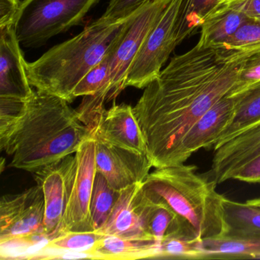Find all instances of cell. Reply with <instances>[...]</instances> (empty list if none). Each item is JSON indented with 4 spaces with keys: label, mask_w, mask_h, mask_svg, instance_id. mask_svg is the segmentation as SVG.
<instances>
[{
    "label": "cell",
    "mask_w": 260,
    "mask_h": 260,
    "mask_svg": "<svg viewBox=\"0 0 260 260\" xmlns=\"http://www.w3.org/2000/svg\"><path fill=\"white\" fill-rule=\"evenodd\" d=\"M246 58L228 60L214 48L197 44L173 57L144 88L134 111L153 168L173 165L183 137L202 115L231 93Z\"/></svg>",
    "instance_id": "6da1fadb"
},
{
    "label": "cell",
    "mask_w": 260,
    "mask_h": 260,
    "mask_svg": "<svg viewBox=\"0 0 260 260\" xmlns=\"http://www.w3.org/2000/svg\"><path fill=\"white\" fill-rule=\"evenodd\" d=\"M69 103L37 89L17 113L0 116V149L10 167L33 173L77 152L92 131Z\"/></svg>",
    "instance_id": "7a4b0ae2"
},
{
    "label": "cell",
    "mask_w": 260,
    "mask_h": 260,
    "mask_svg": "<svg viewBox=\"0 0 260 260\" xmlns=\"http://www.w3.org/2000/svg\"><path fill=\"white\" fill-rule=\"evenodd\" d=\"M197 167L184 164L155 169L144 187L165 202L177 217L176 232L191 240L219 238L229 231L225 216V197L215 182L201 176Z\"/></svg>",
    "instance_id": "3957f363"
},
{
    "label": "cell",
    "mask_w": 260,
    "mask_h": 260,
    "mask_svg": "<svg viewBox=\"0 0 260 260\" xmlns=\"http://www.w3.org/2000/svg\"><path fill=\"white\" fill-rule=\"evenodd\" d=\"M124 21L109 23L100 18L78 36L53 47L36 61L26 62L30 84L72 103L76 86L113 46Z\"/></svg>",
    "instance_id": "277c9868"
},
{
    "label": "cell",
    "mask_w": 260,
    "mask_h": 260,
    "mask_svg": "<svg viewBox=\"0 0 260 260\" xmlns=\"http://www.w3.org/2000/svg\"><path fill=\"white\" fill-rule=\"evenodd\" d=\"M100 0H24L15 19L20 45L38 48L79 25Z\"/></svg>",
    "instance_id": "5b68a950"
},
{
    "label": "cell",
    "mask_w": 260,
    "mask_h": 260,
    "mask_svg": "<svg viewBox=\"0 0 260 260\" xmlns=\"http://www.w3.org/2000/svg\"><path fill=\"white\" fill-rule=\"evenodd\" d=\"M62 161L67 193L63 233L95 231L90 211L97 173L96 139L93 131L80 144L74 156L70 155Z\"/></svg>",
    "instance_id": "8992f818"
},
{
    "label": "cell",
    "mask_w": 260,
    "mask_h": 260,
    "mask_svg": "<svg viewBox=\"0 0 260 260\" xmlns=\"http://www.w3.org/2000/svg\"><path fill=\"white\" fill-rule=\"evenodd\" d=\"M187 0H170L130 67L125 87H147L159 76L181 39L182 16Z\"/></svg>",
    "instance_id": "52a82bcc"
},
{
    "label": "cell",
    "mask_w": 260,
    "mask_h": 260,
    "mask_svg": "<svg viewBox=\"0 0 260 260\" xmlns=\"http://www.w3.org/2000/svg\"><path fill=\"white\" fill-rule=\"evenodd\" d=\"M170 2V0H149L124 21L119 36L111 48V100H115L125 89L130 67Z\"/></svg>",
    "instance_id": "ba28073f"
},
{
    "label": "cell",
    "mask_w": 260,
    "mask_h": 260,
    "mask_svg": "<svg viewBox=\"0 0 260 260\" xmlns=\"http://www.w3.org/2000/svg\"><path fill=\"white\" fill-rule=\"evenodd\" d=\"M45 210L43 191L38 184L22 193L3 196L0 201V241L46 234Z\"/></svg>",
    "instance_id": "9c48e42d"
},
{
    "label": "cell",
    "mask_w": 260,
    "mask_h": 260,
    "mask_svg": "<svg viewBox=\"0 0 260 260\" xmlns=\"http://www.w3.org/2000/svg\"><path fill=\"white\" fill-rule=\"evenodd\" d=\"M90 129L97 139L106 144L147 156L145 138L130 105L113 104L109 110L104 109Z\"/></svg>",
    "instance_id": "30bf717a"
},
{
    "label": "cell",
    "mask_w": 260,
    "mask_h": 260,
    "mask_svg": "<svg viewBox=\"0 0 260 260\" xmlns=\"http://www.w3.org/2000/svg\"><path fill=\"white\" fill-rule=\"evenodd\" d=\"M147 205L144 182L121 190L107 223L98 231L123 238L155 240L146 228Z\"/></svg>",
    "instance_id": "8fae6325"
},
{
    "label": "cell",
    "mask_w": 260,
    "mask_h": 260,
    "mask_svg": "<svg viewBox=\"0 0 260 260\" xmlns=\"http://www.w3.org/2000/svg\"><path fill=\"white\" fill-rule=\"evenodd\" d=\"M95 139L97 172L105 176L112 188L120 191L147 179L153 167L147 156Z\"/></svg>",
    "instance_id": "7c38bea8"
},
{
    "label": "cell",
    "mask_w": 260,
    "mask_h": 260,
    "mask_svg": "<svg viewBox=\"0 0 260 260\" xmlns=\"http://www.w3.org/2000/svg\"><path fill=\"white\" fill-rule=\"evenodd\" d=\"M234 115V99L226 95L202 115L188 130L179 144L173 165L184 164L200 149H214L220 134L230 124Z\"/></svg>",
    "instance_id": "4fadbf2b"
},
{
    "label": "cell",
    "mask_w": 260,
    "mask_h": 260,
    "mask_svg": "<svg viewBox=\"0 0 260 260\" xmlns=\"http://www.w3.org/2000/svg\"><path fill=\"white\" fill-rule=\"evenodd\" d=\"M15 25L0 28V97L26 100L33 93Z\"/></svg>",
    "instance_id": "5bb4252c"
},
{
    "label": "cell",
    "mask_w": 260,
    "mask_h": 260,
    "mask_svg": "<svg viewBox=\"0 0 260 260\" xmlns=\"http://www.w3.org/2000/svg\"><path fill=\"white\" fill-rule=\"evenodd\" d=\"M260 156V121L214 149L208 177L217 184L229 180L240 167Z\"/></svg>",
    "instance_id": "9a60e30c"
},
{
    "label": "cell",
    "mask_w": 260,
    "mask_h": 260,
    "mask_svg": "<svg viewBox=\"0 0 260 260\" xmlns=\"http://www.w3.org/2000/svg\"><path fill=\"white\" fill-rule=\"evenodd\" d=\"M62 159L33 173L36 182L43 191L45 205L44 228L50 240L63 233L67 193Z\"/></svg>",
    "instance_id": "2e32d148"
},
{
    "label": "cell",
    "mask_w": 260,
    "mask_h": 260,
    "mask_svg": "<svg viewBox=\"0 0 260 260\" xmlns=\"http://www.w3.org/2000/svg\"><path fill=\"white\" fill-rule=\"evenodd\" d=\"M159 243L151 239L123 238L104 234L93 251L94 259L157 258Z\"/></svg>",
    "instance_id": "e0dca14e"
},
{
    "label": "cell",
    "mask_w": 260,
    "mask_h": 260,
    "mask_svg": "<svg viewBox=\"0 0 260 260\" xmlns=\"http://www.w3.org/2000/svg\"><path fill=\"white\" fill-rule=\"evenodd\" d=\"M203 259L260 258V233L228 234L202 243Z\"/></svg>",
    "instance_id": "ac0fdd59"
},
{
    "label": "cell",
    "mask_w": 260,
    "mask_h": 260,
    "mask_svg": "<svg viewBox=\"0 0 260 260\" xmlns=\"http://www.w3.org/2000/svg\"><path fill=\"white\" fill-rule=\"evenodd\" d=\"M230 97L234 99V117L220 134L214 149L260 121V81Z\"/></svg>",
    "instance_id": "d6986e66"
},
{
    "label": "cell",
    "mask_w": 260,
    "mask_h": 260,
    "mask_svg": "<svg viewBox=\"0 0 260 260\" xmlns=\"http://www.w3.org/2000/svg\"><path fill=\"white\" fill-rule=\"evenodd\" d=\"M249 18L244 13L231 9L214 7L201 26L198 45L214 48L228 40Z\"/></svg>",
    "instance_id": "ffe728a7"
},
{
    "label": "cell",
    "mask_w": 260,
    "mask_h": 260,
    "mask_svg": "<svg viewBox=\"0 0 260 260\" xmlns=\"http://www.w3.org/2000/svg\"><path fill=\"white\" fill-rule=\"evenodd\" d=\"M213 48L228 60L246 58L260 51L259 21L249 18L228 40Z\"/></svg>",
    "instance_id": "44dd1931"
},
{
    "label": "cell",
    "mask_w": 260,
    "mask_h": 260,
    "mask_svg": "<svg viewBox=\"0 0 260 260\" xmlns=\"http://www.w3.org/2000/svg\"><path fill=\"white\" fill-rule=\"evenodd\" d=\"M145 190L147 194L146 228L150 235L160 243L166 236L179 231L177 217L165 202L147 188Z\"/></svg>",
    "instance_id": "7402d4cb"
},
{
    "label": "cell",
    "mask_w": 260,
    "mask_h": 260,
    "mask_svg": "<svg viewBox=\"0 0 260 260\" xmlns=\"http://www.w3.org/2000/svg\"><path fill=\"white\" fill-rule=\"evenodd\" d=\"M110 62L111 49L104 58L93 67L76 86L73 92L74 100L80 96L101 95L106 97V102L110 101L112 91Z\"/></svg>",
    "instance_id": "603a6c76"
},
{
    "label": "cell",
    "mask_w": 260,
    "mask_h": 260,
    "mask_svg": "<svg viewBox=\"0 0 260 260\" xmlns=\"http://www.w3.org/2000/svg\"><path fill=\"white\" fill-rule=\"evenodd\" d=\"M118 194L119 191L112 188L105 176L97 172L90 204L95 231H100L107 223Z\"/></svg>",
    "instance_id": "cb8c5ba5"
},
{
    "label": "cell",
    "mask_w": 260,
    "mask_h": 260,
    "mask_svg": "<svg viewBox=\"0 0 260 260\" xmlns=\"http://www.w3.org/2000/svg\"><path fill=\"white\" fill-rule=\"evenodd\" d=\"M104 234L98 231H67L51 239L43 249L68 252H89L93 251Z\"/></svg>",
    "instance_id": "d4e9b609"
},
{
    "label": "cell",
    "mask_w": 260,
    "mask_h": 260,
    "mask_svg": "<svg viewBox=\"0 0 260 260\" xmlns=\"http://www.w3.org/2000/svg\"><path fill=\"white\" fill-rule=\"evenodd\" d=\"M202 242L189 240L177 232L172 233L159 243L157 258L203 259Z\"/></svg>",
    "instance_id": "484cf974"
},
{
    "label": "cell",
    "mask_w": 260,
    "mask_h": 260,
    "mask_svg": "<svg viewBox=\"0 0 260 260\" xmlns=\"http://www.w3.org/2000/svg\"><path fill=\"white\" fill-rule=\"evenodd\" d=\"M220 0H187L182 19L181 39L191 36L201 28L205 18Z\"/></svg>",
    "instance_id": "4316f807"
},
{
    "label": "cell",
    "mask_w": 260,
    "mask_h": 260,
    "mask_svg": "<svg viewBox=\"0 0 260 260\" xmlns=\"http://www.w3.org/2000/svg\"><path fill=\"white\" fill-rule=\"evenodd\" d=\"M258 81H260V51L245 59L235 85L228 96H233Z\"/></svg>",
    "instance_id": "83f0119b"
},
{
    "label": "cell",
    "mask_w": 260,
    "mask_h": 260,
    "mask_svg": "<svg viewBox=\"0 0 260 260\" xmlns=\"http://www.w3.org/2000/svg\"><path fill=\"white\" fill-rule=\"evenodd\" d=\"M149 0H111L101 19L109 23L124 22Z\"/></svg>",
    "instance_id": "f1b7e54d"
},
{
    "label": "cell",
    "mask_w": 260,
    "mask_h": 260,
    "mask_svg": "<svg viewBox=\"0 0 260 260\" xmlns=\"http://www.w3.org/2000/svg\"><path fill=\"white\" fill-rule=\"evenodd\" d=\"M231 179L246 183H260V156L240 167L234 173Z\"/></svg>",
    "instance_id": "f546056e"
},
{
    "label": "cell",
    "mask_w": 260,
    "mask_h": 260,
    "mask_svg": "<svg viewBox=\"0 0 260 260\" xmlns=\"http://www.w3.org/2000/svg\"><path fill=\"white\" fill-rule=\"evenodd\" d=\"M20 0H0V28L14 24Z\"/></svg>",
    "instance_id": "4dcf8cb0"
},
{
    "label": "cell",
    "mask_w": 260,
    "mask_h": 260,
    "mask_svg": "<svg viewBox=\"0 0 260 260\" xmlns=\"http://www.w3.org/2000/svg\"><path fill=\"white\" fill-rule=\"evenodd\" d=\"M246 202L249 205H254V206L259 207L260 208V199H251V200L246 201Z\"/></svg>",
    "instance_id": "1f68e13d"
}]
</instances>
